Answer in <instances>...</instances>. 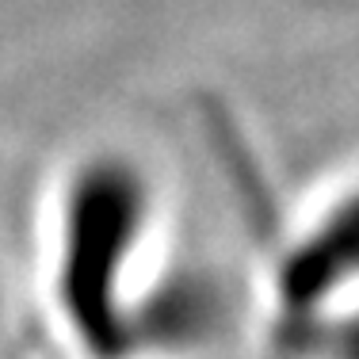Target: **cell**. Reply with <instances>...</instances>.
<instances>
[{"label":"cell","instance_id":"6da1fadb","mask_svg":"<svg viewBox=\"0 0 359 359\" xmlns=\"http://www.w3.org/2000/svg\"><path fill=\"white\" fill-rule=\"evenodd\" d=\"M161 184L130 149H88L62 172L42 241V283L73 359H134V313L165 226Z\"/></svg>","mask_w":359,"mask_h":359},{"label":"cell","instance_id":"7a4b0ae2","mask_svg":"<svg viewBox=\"0 0 359 359\" xmlns=\"http://www.w3.org/2000/svg\"><path fill=\"white\" fill-rule=\"evenodd\" d=\"M276 325L359 310V176L279 241L268 268Z\"/></svg>","mask_w":359,"mask_h":359},{"label":"cell","instance_id":"3957f363","mask_svg":"<svg viewBox=\"0 0 359 359\" xmlns=\"http://www.w3.org/2000/svg\"><path fill=\"white\" fill-rule=\"evenodd\" d=\"M4 313H8V279H4V268H0V325H4Z\"/></svg>","mask_w":359,"mask_h":359}]
</instances>
